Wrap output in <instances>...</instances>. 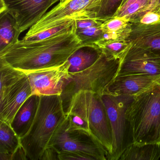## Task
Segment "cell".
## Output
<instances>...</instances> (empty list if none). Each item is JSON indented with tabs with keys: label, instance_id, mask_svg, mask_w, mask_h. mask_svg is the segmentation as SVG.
<instances>
[{
	"label": "cell",
	"instance_id": "1",
	"mask_svg": "<svg viewBox=\"0 0 160 160\" xmlns=\"http://www.w3.org/2000/svg\"><path fill=\"white\" fill-rule=\"evenodd\" d=\"M83 46L75 20L70 28L46 39H17L0 51V60L27 72L62 65Z\"/></svg>",
	"mask_w": 160,
	"mask_h": 160
},
{
	"label": "cell",
	"instance_id": "2",
	"mask_svg": "<svg viewBox=\"0 0 160 160\" xmlns=\"http://www.w3.org/2000/svg\"><path fill=\"white\" fill-rule=\"evenodd\" d=\"M60 95H41L34 121L20 138L28 160H40L59 126L65 119Z\"/></svg>",
	"mask_w": 160,
	"mask_h": 160
},
{
	"label": "cell",
	"instance_id": "3",
	"mask_svg": "<svg viewBox=\"0 0 160 160\" xmlns=\"http://www.w3.org/2000/svg\"><path fill=\"white\" fill-rule=\"evenodd\" d=\"M127 114L134 142L160 144V82L134 96Z\"/></svg>",
	"mask_w": 160,
	"mask_h": 160
},
{
	"label": "cell",
	"instance_id": "4",
	"mask_svg": "<svg viewBox=\"0 0 160 160\" xmlns=\"http://www.w3.org/2000/svg\"><path fill=\"white\" fill-rule=\"evenodd\" d=\"M121 60L108 57L102 53L96 62L88 69L70 73L60 97L65 114L73 96L81 90L102 95L118 75Z\"/></svg>",
	"mask_w": 160,
	"mask_h": 160
},
{
	"label": "cell",
	"instance_id": "5",
	"mask_svg": "<svg viewBox=\"0 0 160 160\" xmlns=\"http://www.w3.org/2000/svg\"><path fill=\"white\" fill-rule=\"evenodd\" d=\"M68 114L86 122L90 133L105 149L107 158L112 150V130L102 95L90 91H80L72 98L66 113Z\"/></svg>",
	"mask_w": 160,
	"mask_h": 160
},
{
	"label": "cell",
	"instance_id": "6",
	"mask_svg": "<svg viewBox=\"0 0 160 160\" xmlns=\"http://www.w3.org/2000/svg\"><path fill=\"white\" fill-rule=\"evenodd\" d=\"M0 120L11 124L17 111L32 95L26 73L0 62Z\"/></svg>",
	"mask_w": 160,
	"mask_h": 160
},
{
	"label": "cell",
	"instance_id": "7",
	"mask_svg": "<svg viewBox=\"0 0 160 160\" xmlns=\"http://www.w3.org/2000/svg\"><path fill=\"white\" fill-rule=\"evenodd\" d=\"M133 98L131 95L108 93L102 95L112 130V150L107 160H118L123 151L134 142L132 129L127 114Z\"/></svg>",
	"mask_w": 160,
	"mask_h": 160
},
{
	"label": "cell",
	"instance_id": "8",
	"mask_svg": "<svg viewBox=\"0 0 160 160\" xmlns=\"http://www.w3.org/2000/svg\"><path fill=\"white\" fill-rule=\"evenodd\" d=\"M102 0H66L59 2L28 31L26 39L70 20L96 19Z\"/></svg>",
	"mask_w": 160,
	"mask_h": 160
},
{
	"label": "cell",
	"instance_id": "9",
	"mask_svg": "<svg viewBox=\"0 0 160 160\" xmlns=\"http://www.w3.org/2000/svg\"><path fill=\"white\" fill-rule=\"evenodd\" d=\"M59 153L77 152L91 156L93 160H107L102 145L88 131L74 126L66 116L53 136L49 146Z\"/></svg>",
	"mask_w": 160,
	"mask_h": 160
},
{
	"label": "cell",
	"instance_id": "10",
	"mask_svg": "<svg viewBox=\"0 0 160 160\" xmlns=\"http://www.w3.org/2000/svg\"><path fill=\"white\" fill-rule=\"evenodd\" d=\"M60 0H1L0 12H6L14 19L19 34L29 29Z\"/></svg>",
	"mask_w": 160,
	"mask_h": 160
},
{
	"label": "cell",
	"instance_id": "11",
	"mask_svg": "<svg viewBox=\"0 0 160 160\" xmlns=\"http://www.w3.org/2000/svg\"><path fill=\"white\" fill-rule=\"evenodd\" d=\"M68 60L62 65L25 72L28 77L32 95H61L70 77Z\"/></svg>",
	"mask_w": 160,
	"mask_h": 160
},
{
	"label": "cell",
	"instance_id": "12",
	"mask_svg": "<svg viewBox=\"0 0 160 160\" xmlns=\"http://www.w3.org/2000/svg\"><path fill=\"white\" fill-rule=\"evenodd\" d=\"M130 74L160 76V55L132 44L121 60L117 76Z\"/></svg>",
	"mask_w": 160,
	"mask_h": 160
},
{
	"label": "cell",
	"instance_id": "13",
	"mask_svg": "<svg viewBox=\"0 0 160 160\" xmlns=\"http://www.w3.org/2000/svg\"><path fill=\"white\" fill-rule=\"evenodd\" d=\"M160 82V76L147 74L117 76L107 88L104 93L134 96Z\"/></svg>",
	"mask_w": 160,
	"mask_h": 160
},
{
	"label": "cell",
	"instance_id": "14",
	"mask_svg": "<svg viewBox=\"0 0 160 160\" xmlns=\"http://www.w3.org/2000/svg\"><path fill=\"white\" fill-rule=\"evenodd\" d=\"M128 41L160 55V21L148 25L132 24Z\"/></svg>",
	"mask_w": 160,
	"mask_h": 160
},
{
	"label": "cell",
	"instance_id": "15",
	"mask_svg": "<svg viewBox=\"0 0 160 160\" xmlns=\"http://www.w3.org/2000/svg\"><path fill=\"white\" fill-rule=\"evenodd\" d=\"M40 99V95H31L19 108L10 124L20 138L28 132L34 121Z\"/></svg>",
	"mask_w": 160,
	"mask_h": 160
},
{
	"label": "cell",
	"instance_id": "16",
	"mask_svg": "<svg viewBox=\"0 0 160 160\" xmlns=\"http://www.w3.org/2000/svg\"><path fill=\"white\" fill-rule=\"evenodd\" d=\"M102 52L95 46L84 45L75 51L68 59L70 73L78 72L94 64Z\"/></svg>",
	"mask_w": 160,
	"mask_h": 160
},
{
	"label": "cell",
	"instance_id": "17",
	"mask_svg": "<svg viewBox=\"0 0 160 160\" xmlns=\"http://www.w3.org/2000/svg\"><path fill=\"white\" fill-rule=\"evenodd\" d=\"M160 158V144L133 142L122 153L118 160H157Z\"/></svg>",
	"mask_w": 160,
	"mask_h": 160
},
{
	"label": "cell",
	"instance_id": "18",
	"mask_svg": "<svg viewBox=\"0 0 160 160\" xmlns=\"http://www.w3.org/2000/svg\"><path fill=\"white\" fill-rule=\"evenodd\" d=\"M21 146L20 138L11 125L0 120V160H12L13 154Z\"/></svg>",
	"mask_w": 160,
	"mask_h": 160
},
{
	"label": "cell",
	"instance_id": "19",
	"mask_svg": "<svg viewBox=\"0 0 160 160\" xmlns=\"http://www.w3.org/2000/svg\"><path fill=\"white\" fill-rule=\"evenodd\" d=\"M104 40H127L132 31V24L128 20L119 18H112L102 23Z\"/></svg>",
	"mask_w": 160,
	"mask_h": 160
},
{
	"label": "cell",
	"instance_id": "20",
	"mask_svg": "<svg viewBox=\"0 0 160 160\" xmlns=\"http://www.w3.org/2000/svg\"><path fill=\"white\" fill-rule=\"evenodd\" d=\"M150 4V0H127L119 7L113 18H124L133 24L145 13L149 12Z\"/></svg>",
	"mask_w": 160,
	"mask_h": 160
},
{
	"label": "cell",
	"instance_id": "21",
	"mask_svg": "<svg viewBox=\"0 0 160 160\" xmlns=\"http://www.w3.org/2000/svg\"><path fill=\"white\" fill-rule=\"evenodd\" d=\"M14 19L7 12H0V51L19 39Z\"/></svg>",
	"mask_w": 160,
	"mask_h": 160
},
{
	"label": "cell",
	"instance_id": "22",
	"mask_svg": "<svg viewBox=\"0 0 160 160\" xmlns=\"http://www.w3.org/2000/svg\"><path fill=\"white\" fill-rule=\"evenodd\" d=\"M132 44V43L128 40H101L93 45L108 57L121 60L130 49Z\"/></svg>",
	"mask_w": 160,
	"mask_h": 160
},
{
	"label": "cell",
	"instance_id": "23",
	"mask_svg": "<svg viewBox=\"0 0 160 160\" xmlns=\"http://www.w3.org/2000/svg\"><path fill=\"white\" fill-rule=\"evenodd\" d=\"M101 26H94L82 29H76L77 35L83 45L92 46L102 39L103 32Z\"/></svg>",
	"mask_w": 160,
	"mask_h": 160
},
{
	"label": "cell",
	"instance_id": "24",
	"mask_svg": "<svg viewBox=\"0 0 160 160\" xmlns=\"http://www.w3.org/2000/svg\"><path fill=\"white\" fill-rule=\"evenodd\" d=\"M122 0H102L96 15V19L104 21L113 18Z\"/></svg>",
	"mask_w": 160,
	"mask_h": 160
},
{
	"label": "cell",
	"instance_id": "25",
	"mask_svg": "<svg viewBox=\"0 0 160 160\" xmlns=\"http://www.w3.org/2000/svg\"><path fill=\"white\" fill-rule=\"evenodd\" d=\"M59 160H93V158L87 154L77 152H61L59 153Z\"/></svg>",
	"mask_w": 160,
	"mask_h": 160
},
{
	"label": "cell",
	"instance_id": "26",
	"mask_svg": "<svg viewBox=\"0 0 160 160\" xmlns=\"http://www.w3.org/2000/svg\"><path fill=\"white\" fill-rule=\"evenodd\" d=\"M160 21V15L154 12H148L138 18L133 24L148 25Z\"/></svg>",
	"mask_w": 160,
	"mask_h": 160
},
{
	"label": "cell",
	"instance_id": "27",
	"mask_svg": "<svg viewBox=\"0 0 160 160\" xmlns=\"http://www.w3.org/2000/svg\"><path fill=\"white\" fill-rule=\"evenodd\" d=\"M103 21L97 19H89L83 20H75L77 29H82L94 26L102 25Z\"/></svg>",
	"mask_w": 160,
	"mask_h": 160
},
{
	"label": "cell",
	"instance_id": "28",
	"mask_svg": "<svg viewBox=\"0 0 160 160\" xmlns=\"http://www.w3.org/2000/svg\"><path fill=\"white\" fill-rule=\"evenodd\" d=\"M59 160V152L52 146H48L43 153L40 160Z\"/></svg>",
	"mask_w": 160,
	"mask_h": 160
},
{
	"label": "cell",
	"instance_id": "29",
	"mask_svg": "<svg viewBox=\"0 0 160 160\" xmlns=\"http://www.w3.org/2000/svg\"><path fill=\"white\" fill-rule=\"evenodd\" d=\"M28 160L25 150L22 147V145L18 148V149L13 154L12 160Z\"/></svg>",
	"mask_w": 160,
	"mask_h": 160
},
{
	"label": "cell",
	"instance_id": "30",
	"mask_svg": "<svg viewBox=\"0 0 160 160\" xmlns=\"http://www.w3.org/2000/svg\"><path fill=\"white\" fill-rule=\"evenodd\" d=\"M151 4L149 12H151L156 7L160 2V0H150Z\"/></svg>",
	"mask_w": 160,
	"mask_h": 160
},
{
	"label": "cell",
	"instance_id": "31",
	"mask_svg": "<svg viewBox=\"0 0 160 160\" xmlns=\"http://www.w3.org/2000/svg\"><path fill=\"white\" fill-rule=\"evenodd\" d=\"M151 12H155L159 14L160 15V2H159V4H158L157 6L153 9V10H152Z\"/></svg>",
	"mask_w": 160,
	"mask_h": 160
},
{
	"label": "cell",
	"instance_id": "32",
	"mask_svg": "<svg viewBox=\"0 0 160 160\" xmlns=\"http://www.w3.org/2000/svg\"><path fill=\"white\" fill-rule=\"evenodd\" d=\"M127 0H122V2L121 5H122V4H124L126 1H127ZM120 5V6H121Z\"/></svg>",
	"mask_w": 160,
	"mask_h": 160
},
{
	"label": "cell",
	"instance_id": "33",
	"mask_svg": "<svg viewBox=\"0 0 160 160\" xmlns=\"http://www.w3.org/2000/svg\"><path fill=\"white\" fill-rule=\"evenodd\" d=\"M66 0H60V2H63L65 1Z\"/></svg>",
	"mask_w": 160,
	"mask_h": 160
}]
</instances>
